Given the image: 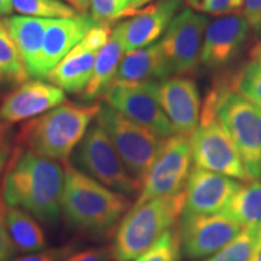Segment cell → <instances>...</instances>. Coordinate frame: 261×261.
I'll return each mask as SVG.
<instances>
[{"label": "cell", "mask_w": 261, "mask_h": 261, "mask_svg": "<svg viewBox=\"0 0 261 261\" xmlns=\"http://www.w3.org/2000/svg\"><path fill=\"white\" fill-rule=\"evenodd\" d=\"M64 167L58 161L15 146L4 169L0 192L8 207L21 208L35 219L55 225L62 215Z\"/></svg>", "instance_id": "obj_1"}, {"label": "cell", "mask_w": 261, "mask_h": 261, "mask_svg": "<svg viewBox=\"0 0 261 261\" xmlns=\"http://www.w3.org/2000/svg\"><path fill=\"white\" fill-rule=\"evenodd\" d=\"M64 187L62 194V214L76 230L99 234L113 230L130 208L128 197L94 180L64 162Z\"/></svg>", "instance_id": "obj_2"}, {"label": "cell", "mask_w": 261, "mask_h": 261, "mask_svg": "<svg viewBox=\"0 0 261 261\" xmlns=\"http://www.w3.org/2000/svg\"><path fill=\"white\" fill-rule=\"evenodd\" d=\"M99 110V103H62L25 122L19 129L18 145L46 159L68 161Z\"/></svg>", "instance_id": "obj_3"}, {"label": "cell", "mask_w": 261, "mask_h": 261, "mask_svg": "<svg viewBox=\"0 0 261 261\" xmlns=\"http://www.w3.org/2000/svg\"><path fill=\"white\" fill-rule=\"evenodd\" d=\"M214 113L227 130L250 180L261 178V110L234 92L230 83L215 84L208 92L202 108Z\"/></svg>", "instance_id": "obj_4"}, {"label": "cell", "mask_w": 261, "mask_h": 261, "mask_svg": "<svg viewBox=\"0 0 261 261\" xmlns=\"http://www.w3.org/2000/svg\"><path fill=\"white\" fill-rule=\"evenodd\" d=\"M184 204L182 191L130 205L116 228L112 247L114 260H136L163 232L175 226Z\"/></svg>", "instance_id": "obj_5"}, {"label": "cell", "mask_w": 261, "mask_h": 261, "mask_svg": "<svg viewBox=\"0 0 261 261\" xmlns=\"http://www.w3.org/2000/svg\"><path fill=\"white\" fill-rule=\"evenodd\" d=\"M96 122L106 130L126 168L142 185L166 138L133 122L107 103L100 104Z\"/></svg>", "instance_id": "obj_6"}, {"label": "cell", "mask_w": 261, "mask_h": 261, "mask_svg": "<svg viewBox=\"0 0 261 261\" xmlns=\"http://www.w3.org/2000/svg\"><path fill=\"white\" fill-rule=\"evenodd\" d=\"M70 158L69 162L75 168L119 194L133 196L142 189L97 122L89 127Z\"/></svg>", "instance_id": "obj_7"}, {"label": "cell", "mask_w": 261, "mask_h": 261, "mask_svg": "<svg viewBox=\"0 0 261 261\" xmlns=\"http://www.w3.org/2000/svg\"><path fill=\"white\" fill-rule=\"evenodd\" d=\"M190 143L196 168L236 180H250L236 145L215 115L200 116V125L192 132Z\"/></svg>", "instance_id": "obj_8"}, {"label": "cell", "mask_w": 261, "mask_h": 261, "mask_svg": "<svg viewBox=\"0 0 261 261\" xmlns=\"http://www.w3.org/2000/svg\"><path fill=\"white\" fill-rule=\"evenodd\" d=\"M191 135L174 133L166 138L161 151L142 181L136 203L184 191L191 172Z\"/></svg>", "instance_id": "obj_9"}, {"label": "cell", "mask_w": 261, "mask_h": 261, "mask_svg": "<svg viewBox=\"0 0 261 261\" xmlns=\"http://www.w3.org/2000/svg\"><path fill=\"white\" fill-rule=\"evenodd\" d=\"M210 18L191 9L175 15L160 44L172 75L188 73L201 61L204 32Z\"/></svg>", "instance_id": "obj_10"}, {"label": "cell", "mask_w": 261, "mask_h": 261, "mask_svg": "<svg viewBox=\"0 0 261 261\" xmlns=\"http://www.w3.org/2000/svg\"><path fill=\"white\" fill-rule=\"evenodd\" d=\"M242 226L224 212L215 214H194L182 212L178 232L181 252L190 259L213 255L230 242Z\"/></svg>", "instance_id": "obj_11"}, {"label": "cell", "mask_w": 261, "mask_h": 261, "mask_svg": "<svg viewBox=\"0 0 261 261\" xmlns=\"http://www.w3.org/2000/svg\"><path fill=\"white\" fill-rule=\"evenodd\" d=\"M103 98L107 104L122 115L156 135L163 138L174 135L168 117L152 93L150 81L139 84L114 83Z\"/></svg>", "instance_id": "obj_12"}, {"label": "cell", "mask_w": 261, "mask_h": 261, "mask_svg": "<svg viewBox=\"0 0 261 261\" xmlns=\"http://www.w3.org/2000/svg\"><path fill=\"white\" fill-rule=\"evenodd\" d=\"M110 25L96 24L47 74L46 80L69 93H81L92 76L99 51L109 40Z\"/></svg>", "instance_id": "obj_13"}, {"label": "cell", "mask_w": 261, "mask_h": 261, "mask_svg": "<svg viewBox=\"0 0 261 261\" xmlns=\"http://www.w3.org/2000/svg\"><path fill=\"white\" fill-rule=\"evenodd\" d=\"M150 87L174 133L192 135L201 115L200 91L195 81L187 76H169L150 81Z\"/></svg>", "instance_id": "obj_14"}, {"label": "cell", "mask_w": 261, "mask_h": 261, "mask_svg": "<svg viewBox=\"0 0 261 261\" xmlns=\"http://www.w3.org/2000/svg\"><path fill=\"white\" fill-rule=\"evenodd\" d=\"M249 32V24L241 12L210 21L204 32L200 62L207 68H219L230 63L242 50Z\"/></svg>", "instance_id": "obj_15"}, {"label": "cell", "mask_w": 261, "mask_h": 261, "mask_svg": "<svg viewBox=\"0 0 261 261\" xmlns=\"http://www.w3.org/2000/svg\"><path fill=\"white\" fill-rule=\"evenodd\" d=\"M65 102L64 91L40 79L25 81L0 104V122L12 125L34 119Z\"/></svg>", "instance_id": "obj_16"}, {"label": "cell", "mask_w": 261, "mask_h": 261, "mask_svg": "<svg viewBox=\"0 0 261 261\" xmlns=\"http://www.w3.org/2000/svg\"><path fill=\"white\" fill-rule=\"evenodd\" d=\"M241 184L232 178L202 168L191 169L185 185L184 211L194 214L224 212Z\"/></svg>", "instance_id": "obj_17"}, {"label": "cell", "mask_w": 261, "mask_h": 261, "mask_svg": "<svg viewBox=\"0 0 261 261\" xmlns=\"http://www.w3.org/2000/svg\"><path fill=\"white\" fill-rule=\"evenodd\" d=\"M96 24L91 15L87 14H80L74 18L50 19L45 31L41 54L33 77L46 79L47 74Z\"/></svg>", "instance_id": "obj_18"}, {"label": "cell", "mask_w": 261, "mask_h": 261, "mask_svg": "<svg viewBox=\"0 0 261 261\" xmlns=\"http://www.w3.org/2000/svg\"><path fill=\"white\" fill-rule=\"evenodd\" d=\"M182 3L184 0H158L120 23L125 52L155 44L163 37Z\"/></svg>", "instance_id": "obj_19"}, {"label": "cell", "mask_w": 261, "mask_h": 261, "mask_svg": "<svg viewBox=\"0 0 261 261\" xmlns=\"http://www.w3.org/2000/svg\"><path fill=\"white\" fill-rule=\"evenodd\" d=\"M171 75L167 60L159 41L146 47L126 52L120 62L114 83L139 84L162 80Z\"/></svg>", "instance_id": "obj_20"}, {"label": "cell", "mask_w": 261, "mask_h": 261, "mask_svg": "<svg viewBox=\"0 0 261 261\" xmlns=\"http://www.w3.org/2000/svg\"><path fill=\"white\" fill-rule=\"evenodd\" d=\"M123 52H125V46L122 41L121 24H117L115 28L112 29L109 40L98 54L92 76L80 93L81 99L93 102L98 98L104 97V94L115 81Z\"/></svg>", "instance_id": "obj_21"}, {"label": "cell", "mask_w": 261, "mask_h": 261, "mask_svg": "<svg viewBox=\"0 0 261 261\" xmlns=\"http://www.w3.org/2000/svg\"><path fill=\"white\" fill-rule=\"evenodd\" d=\"M48 21L47 18L31 17L16 15L3 19L10 37L17 46L22 60L27 67L29 76H34L37 64L40 57L42 41Z\"/></svg>", "instance_id": "obj_22"}, {"label": "cell", "mask_w": 261, "mask_h": 261, "mask_svg": "<svg viewBox=\"0 0 261 261\" xmlns=\"http://www.w3.org/2000/svg\"><path fill=\"white\" fill-rule=\"evenodd\" d=\"M6 225L16 252L31 254L42 250L46 246L44 231L28 212L21 208L8 207Z\"/></svg>", "instance_id": "obj_23"}, {"label": "cell", "mask_w": 261, "mask_h": 261, "mask_svg": "<svg viewBox=\"0 0 261 261\" xmlns=\"http://www.w3.org/2000/svg\"><path fill=\"white\" fill-rule=\"evenodd\" d=\"M224 213L242 227L261 224V182L249 180L240 187Z\"/></svg>", "instance_id": "obj_24"}, {"label": "cell", "mask_w": 261, "mask_h": 261, "mask_svg": "<svg viewBox=\"0 0 261 261\" xmlns=\"http://www.w3.org/2000/svg\"><path fill=\"white\" fill-rule=\"evenodd\" d=\"M29 74L21 54L10 37L4 22L0 21V84H23Z\"/></svg>", "instance_id": "obj_25"}, {"label": "cell", "mask_w": 261, "mask_h": 261, "mask_svg": "<svg viewBox=\"0 0 261 261\" xmlns=\"http://www.w3.org/2000/svg\"><path fill=\"white\" fill-rule=\"evenodd\" d=\"M261 240V224L247 226L205 261H250Z\"/></svg>", "instance_id": "obj_26"}, {"label": "cell", "mask_w": 261, "mask_h": 261, "mask_svg": "<svg viewBox=\"0 0 261 261\" xmlns=\"http://www.w3.org/2000/svg\"><path fill=\"white\" fill-rule=\"evenodd\" d=\"M151 0H91V17L97 24L110 25L121 18L130 17Z\"/></svg>", "instance_id": "obj_27"}, {"label": "cell", "mask_w": 261, "mask_h": 261, "mask_svg": "<svg viewBox=\"0 0 261 261\" xmlns=\"http://www.w3.org/2000/svg\"><path fill=\"white\" fill-rule=\"evenodd\" d=\"M12 6L18 14L38 18H74L80 15L62 0H12Z\"/></svg>", "instance_id": "obj_28"}, {"label": "cell", "mask_w": 261, "mask_h": 261, "mask_svg": "<svg viewBox=\"0 0 261 261\" xmlns=\"http://www.w3.org/2000/svg\"><path fill=\"white\" fill-rule=\"evenodd\" d=\"M231 89L261 110V61L253 58L230 81Z\"/></svg>", "instance_id": "obj_29"}, {"label": "cell", "mask_w": 261, "mask_h": 261, "mask_svg": "<svg viewBox=\"0 0 261 261\" xmlns=\"http://www.w3.org/2000/svg\"><path fill=\"white\" fill-rule=\"evenodd\" d=\"M180 256V238L178 227L174 226L163 232L136 261H179Z\"/></svg>", "instance_id": "obj_30"}, {"label": "cell", "mask_w": 261, "mask_h": 261, "mask_svg": "<svg viewBox=\"0 0 261 261\" xmlns=\"http://www.w3.org/2000/svg\"><path fill=\"white\" fill-rule=\"evenodd\" d=\"M187 6L200 14L225 16L238 12L242 8V0H184Z\"/></svg>", "instance_id": "obj_31"}, {"label": "cell", "mask_w": 261, "mask_h": 261, "mask_svg": "<svg viewBox=\"0 0 261 261\" xmlns=\"http://www.w3.org/2000/svg\"><path fill=\"white\" fill-rule=\"evenodd\" d=\"M6 210H8V205L0 192V261L11 260L17 253L11 242L8 225H6Z\"/></svg>", "instance_id": "obj_32"}, {"label": "cell", "mask_w": 261, "mask_h": 261, "mask_svg": "<svg viewBox=\"0 0 261 261\" xmlns=\"http://www.w3.org/2000/svg\"><path fill=\"white\" fill-rule=\"evenodd\" d=\"M74 246L50 248V249L27 254V255L17 257L12 261H63L65 257L74 253Z\"/></svg>", "instance_id": "obj_33"}, {"label": "cell", "mask_w": 261, "mask_h": 261, "mask_svg": "<svg viewBox=\"0 0 261 261\" xmlns=\"http://www.w3.org/2000/svg\"><path fill=\"white\" fill-rule=\"evenodd\" d=\"M242 14L250 31L261 37V0H242Z\"/></svg>", "instance_id": "obj_34"}, {"label": "cell", "mask_w": 261, "mask_h": 261, "mask_svg": "<svg viewBox=\"0 0 261 261\" xmlns=\"http://www.w3.org/2000/svg\"><path fill=\"white\" fill-rule=\"evenodd\" d=\"M114 260L112 249L107 248H91L84 252L71 253L63 261H112Z\"/></svg>", "instance_id": "obj_35"}, {"label": "cell", "mask_w": 261, "mask_h": 261, "mask_svg": "<svg viewBox=\"0 0 261 261\" xmlns=\"http://www.w3.org/2000/svg\"><path fill=\"white\" fill-rule=\"evenodd\" d=\"M11 151L12 150L10 148L8 128H6V125L0 122V177L4 173L5 166L9 161Z\"/></svg>", "instance_id": "obj_36"}, {"label": "cell", "mask_w": 261, "mask_h": 261, "mask_svg": "<svg viewBox=\"0 0 261 261\" xmlns=\"http://www.w3.org/2000/svg\"><path fill=\"white\" fill-rule=\"evenodd\" d=\"M62 2L73 6L80 14H87V10L90 9L91 5V0H62Z\"/></svg>", "instance_id": "obj_37"}, {"label": "cell", "mask_w": 261, "mask_h": 261, "mask_svg": "<svg viewBox=\"0 0 261 261\" xmlns=\"http://www.w3.org/2000/svg\"><path fill=\"white\" fill-rule=\"evenodd\" d=\"M14 11L12 0H0V16H8Z\"/></svg>", "instance_id": "obj_38"}, {"label": "cell", "mask_w": 261, "mask_h": 261, "mask_svg": "<svg viewBox=\"0 0 261 261\" xmlns=\"http://www.w3.org/2000/svg\"><path fill=\"white\" fill-rule=\"evenodd\" d=\"M250 261H261V240H260L259 244H257L255 252H254L253 256H252V260H250Z\"/></svg>", "instance_id": "obj_39"}, {"label": "cell", "mask_w": 261, "mask_h": 261, "mask_svg": "<svg viewBox=\"0 0 261 261\" xmlns=\"http://www.w3.org/2000/svg\"><path fill=\"white\" fill-rule=\"evenodd\" d=\"M252 54H253V58H256V60L261 61V42H260V44H257L255 47H254Z\"/></svg>", "instance_id": "obj_40"}]
</instances>
